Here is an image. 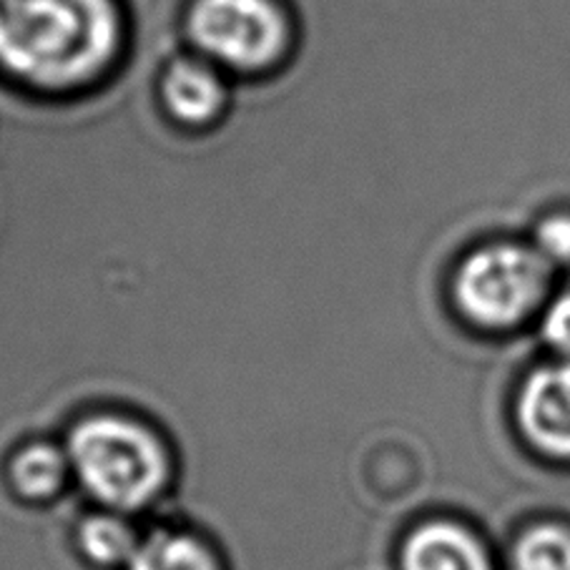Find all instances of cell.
I'll use <instances>...</instances> for the list:
<instances>
[{"label":"cell","mask_w":570,"mask_h":570,"mask_svg":"<svg viewBox=\"0 0 570 570\" xmlns=\"http://www.w3.org/2000/svg\"><path fill=\"white\" fill-rule=\"evenodd\" d=\"M114 0H0V66L36 88H76L114 61Z\"/></svg>","instance_id":"6da1fadb"},{"label":"cell","mask_w":570,"mask_h":570,"mask_svg":"<svg viewBox=\"0 0 570 570\" xmlns=\"http://www.w3.org/2000/svg\"><path fill=\"white\" fill-rule=\"evenodd\" d=\"M68 460L88 493L114 510L149 505L169 480V458L159 438L116 415L83 420L68 442Z\"/></svg>","instance_id":"7a4b0ae2"},{"label":"cell","mask_w":570,"mask_h":570,"mask_svg":"<svg viewBox=\"0 0 570 570\" xmlns=\"http://www.w3.org/2000/svg\"><path fill=\"white\" fill-rule=\"evenodd\" d=\"M550 272L553 264L535 247L513 242L488 244L460 264L455 302L478 327H515L546 299Z\"/></svg>","instance_id":"3957f363"},{"label":"cell","mask_w":570,"mask_h":570,"mask_svg":"<svg viewBox=\"0 0 570 570\" xmlns=\"http://www.w3.org/2000/svg\"><path fill=\"white\" fill-rule=\"evenodd\" d=\"M186 31L206 61L262 71L289 46V21L274 0H194Z\"/></svg>","instance_id":"277c9868"},{"label":"cell","mask_w":570,"mask_h":570,"mask_svg":"<svg viewBox=\"0 0 570 570\" xmlns=\"http://www.w3.org/2000/svg\"><path fill=\"white\" fill-rule=\"evenodd\" d=\"M518 425L535 450L570 458V360L540 367L518 395Z\"/></svg>","instance_id":"5b68a950"},{"label":"cell","mask_w":570,"mask_h":570,"mask_svg":"<svg viewBox=\"0 0 570 570\" xmlns=\"http://www.w3.org/2000/svg\"><path fill=\"white\" fill-rule=\"evenodd\" d=\"M161 101L174 121L199 129L219 119L226 106V86L212 61L179 58L164 71Z\"/></svg>","instance_id":"8992f818"},{"label":"cell","mask_w":570,"mask_h":570,"mask_svg":"<svg viewBox=\"0 0 570 570\" xmlns=\"http://www.w3.org/2000/svg\"><path fill=\"white\" fill-rule=\"evenodd\" d=\"M402 570H493V566L470 530L455 523H428L402 548Z\"/></svg>","instance_id":"52a82bcc"},{"label":"cell","mask_w":570,"mask_h":570,"mask_svg":"<svg viewBox=\"0 0 570 570\" xmlns=\"http://www.w3.org/2000/svg\"><path fill=\"white\" fill-rule=\"evenodd\" d=\"M68 465H71V460L63 458L53 445L36 442V445L16 452L11 468H8V478L23 498L46 500L63 488Z\"/></svg>","instance_id":"ba28073f"},{"label":"cell","mask_w":570,"mask_h":570,"mask_svg":"<svg viewBox=\"0 0 570 570\" xmlns=\"http://www.w3.org/2000/svg\"><path fill=\"white\" fill-rule=\"evenodd\" d=\"M129 570H219L212 550L186 533H156L136 550Z\"/></svg>","instance_id":"9c48e42d"},{"label":"cell","mask_w":570,"mask_h":570,"mask_svg":"<svg viewBox=\"0 0 570 570\" xmlns=\"http://www.w3.org/2000/svg\"><path fill=\"white\" fill-rule=\"evenodd\" d=\"M139 546L134 530L116 515H94L81 525L83 553L98 566L131 563Z\"/></svg>","instance_id":"30bf717a"},{"label":"cell","mask_w":570,"mask_h":570,"mask_svg":"<svg viewBox=\"0 0 570 570\" xmlns=\"http://www.w3.org/2000/svg\"><path fill=\"white\" fill-rule=\"evenodd\" d=\"M515 570H570V530L563 525H535L518 538Z\"/></svg>","instance_id":"8fae6325"},{"label":"cell","mask_w":570,"mask_h":570,"mask_svg":"<svg viewBox=\"0 0 570 570\" xmlns=\"http://www.w3.org/2000/svg\"><path fill=\"white\" fill-rule=\"evenodd\" d=\"M533 247L543 257L558 267V264H570V212L548 214L535 229Z\"/></svg>","instance_id":"7c38bea8"},{"label":"cell","mask_w":570,"mask_h":570,"mask_svg":"<svg viewBox=\"0 0 570 570\" xmlns=\"http://www.w3.org/2000/svg\"><path fill=\"white\" fill-rule=\"evenodd\" d=\"M540 332L550 347L570 360V292L558 294L543 312Z\"/></svg>","instance_id":"4fadbf2b"}]
</instances>
